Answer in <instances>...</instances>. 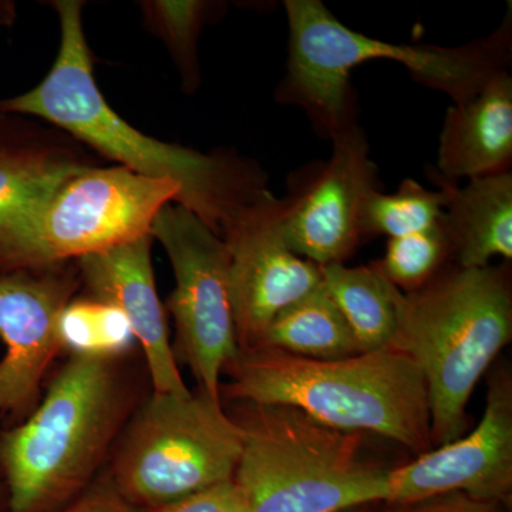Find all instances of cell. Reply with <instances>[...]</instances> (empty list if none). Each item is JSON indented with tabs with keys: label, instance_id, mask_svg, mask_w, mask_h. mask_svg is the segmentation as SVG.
<instances>
[{
	"label": "cell",
	"instance_id": "cell-3",
	"mask_svg": "<svg viewBox=\"0 0 512 512\" xmlns=\"http://www.w3.org/2000/svg\"><path fill=\"white\" fill-rule=\"evenodd\" d=\"M224 375L221 400L291 406L332 429L373 433L416 456L433 450L426 380L392 346L328 360L255 346L239 350Z\"/></svg>",
	"mask_w": 512,
	"mask_h": 512
},
{
	"label": "cell",
	"instance_id": "cell-25",
	"mask_svg": "<svg viewBox=\"0 0 512 512\" xmlns=\"http://www.w3.org/2000/svg\"><path fill=\"white\" fill-rule=\"evenodd\" d=\"M504 504L478 500L464 493H447L406 504H386L380 512H504Z\"/></svg>",
	"mask_w": 512,
	"mask_h": 512
},
{
	"label": "cell",
	"instance_id": "cell-12",
	"mask_svg": "<svg viewBox=\"0 0 512 512\" xmlns=\"http://www.w3.org/2000/svg\"><path fill=\"white\" fill-rule=\"evenodd\" d=\"M80 286L76 261L0 275V419L36 409L62 350L60 313Z\"/></svg>",
	"mask_w": 512,
	"mask_h": 512
},
{
	"label": "cell",
	"instance_id": "cell-9",
	"mask_svg": "<svg viewBox=\"0 0 512 512\" xmlns=\"http://www.w3.org/2000/svg\"><path fill=\"white\" fill-rule=\"evenodd\" d=\"M180 185L127 168H87L59 188L37 224L28 269L72 262L151 235Z\"/></svg>",
	"mask_w": 512,
	"mask_h": 512
},
{
	"label": "cell",
	"instance_id": "cell-16",
	"mask_svg": "<svg viewBox=\"0 0 512 512\" xmlns=\"http://www.w3.org/2000/svg\"><path fill=\"white\" fill-rule=\"evenodd\" d=\"M512 165V76L493 79L463 103L448 107L439 137L437 165L444 180L458 183L507 173Z\"/></svg>",
	"mask_w": 512,
	"mask_h": 512
},
{
	"label": "cell",
	"instance_id": "cell-7",
	"mask_svg": "<svg viewBox=\"0 0 512 512\" xmlns=\"http://www.w3.org/2000/svg\"><path fill=\"white\" fill-rule=\"evenodd\" d=\"M242 431L221 402L202 392L151 393L121 433L110 483L144 510L234 480Z\"/></svg>",
	"mask_w": 512,
	"mask_h": 512
},
{
	"label": "cell",
	"instance_id": "cell-10",
	"mask_svg": "<svg viewBox=\"0 0 512 512\" xmlns=\"http://www.w3.org/2000/svg\"><path fill=\"white\" fill-rule=\"evenodd\" d=\"M373 190H380L379 168L356 124L333 138L328 160L289 175L288 195L282 198L289 247L318 266L345 264L362 244L360 208Z\"/></svg>",
	"mask_w": 512,
	"mask_h": 512
},
{
	"label": "cell",
	"instance_id": "cell-21",
	"mask_svg": "<svg viewBox=\"0 0 512 512\" xmlns=\"http://www.w3.org/2000/svg\"><path fill=\"white\" fill-rule=\"evenodd\" d=\"M62 349L72 356L123 357L136 338L127 316L113 303L93 296H74L57 322Z\"/></svg>",
	"mask_w": 512,
	"mask_h": 512
},
{
	"label": "cell",
	"instance_id": "cell-2",
	"mask_svg": "<svg viewBox=\"0 0 512 512\" xmlns=\"http://www.w3.org/2000/svg\"><path fill=\"white\" fill-rule=\"evenodd\" d=\"M288 66L276 89L279 103L301 107L316 133L333 140L356 126L357 97L350 73L372 60H392L424 87L463 103L508 72L512 59V8L484 39L466 45H396L348 28L319 0H286Z\"/></svg>",
	"mask_w": 512,
	"mask_h": 512
},
{
	"label": "cell",
	"instance_id": "cell-28",
	"mask_svg": "<svg viewBox=\"0 0 512 512\" xmlns=\"http://www.w3.org/2000/svg\"><path fill=\"white\" fill-rule=\"evenodd\" d=\"M343 512H370L369 505H365V507H356L352 508V510L343 511Z\"/></svg>",
	"mask_w": 512,
	"mask_h": 512
},
{
	"label": "cell",
	"instance_id": "cell-18",
	"mask_svg": "<svg viewBox=\"0 0 512 512\" xmlns=\"http://www.w3.org/2000/svg\"><path fill=\"white\" fill-rule=\"evenodd\" d=\"M322 285L338 306L355 336L360 353L375 352L392 343L406 293L376 264L320 266Z\"/></svg>",
	"mask_w": 512,
	"mask_h": 512
},
{
	"label": "cell",
	"instance_id": "cell-20",
	"mask_svg": "<svg viewBox=\"0 0 512 512\" xmlns=\"http://www.w3.org/2000/svg\"><path fill=\"white\" fill-rule=\"evenodd\" d=\"M221 3L205 0H144L140 2L144 23L163 40L173 57L187 94L201 86L198 42L202 29L217 16Z\"/></svg>",
	"mask_w": 512,
	"mask_h": 512
},
{
	"label": "cell",
	"instance_id": "cell-14",
	"mask_svg": "<svg viewBox=\"0 0 512 512\" xmlns=\"http://www.w3.org/2000/svg\"><path fill=\"white\" fill-rule=\"evenodd\" d=\"M96 161L74 138L0 117V275L25 271L53 195Z\"/></svg>",
	"mask_w": 512,
	"mask_h": 512
},
{
	"label": "cell",
	"instance_id": "cell-11",
	"mask_svg": "<svg viewBox=\"0 0 512 512\" xmlns=\"http://www.w3.org/2000/svg\"><path fill=\"white\" fill-rule=\"evenodd\" d=\"M239 350L255 348L278 313L322 284L320 266L286 242L284 200L271 191L222 235Z\"/></svg>",
	"mask_w": 512,
	"mask_h": 512
},
{
	"label": "cell",
	"instance_id": "cell-8",
	"mask_svg": "<svg viewBox=\"0 0 512 512\" xmlns=\"http://www.w3.org/2000/svg\"><path fill=\"white\" fill-rule=\"evenodd\" d=\"M151 237L173 266L175 288L168 299L178 346L200 392L221 402V377L239 346L228 284V248L192 212L177 204L158 212Z\"/></svg>",
	"mask_w": 512,
	"mask_h": 512
},
{
	"label": "cell",
	"instance_id": "cell-29",
	"mask_svg": "<svg viewBox=\"0 0 512 512\" xmlns=\"http://www.w3.org/2000/svg\"><path fill=\"white\" fill-rule=\"evenodd\" d=\"M2 116H3V114H2V113H0V117H2Z\"/></svg>",
	"mask_w": 512,
	"mask_h": 512
},
{
	"label": "cell",
	"instance_id": "cell-22",
	"mask_svg": "<svg viewBox=\"0 0 512 512\" xmlns=\"http://www.w3.org/2000/svg\"><path fill=\"white\" fill-rule=\"evenodd\" d=\"M444 192L429 190L406 178L394 194L370 191L360 208L359 229L363 239L397 238L430 227L443 214Z\"/></svg>",
	"mask_w": 512,
	"mask_h": 512
},
{
	"label": "cell",
	"instance_id": "cell-6",
	"mask_svg": "<svg viewBox=\"0 0 512 512\" xmlns=\"http://www.w3.org/2000/svg\"><path fill=\"white\" fill-rule=\"evenodd\" d=\"M242 431L234 481L247 512H343L386 503L392 468L346 433L282 404L237 403Z\"/></svg>",
	"mask_w": 512,
	"mask_h": 512
},
{
	"label": "cell",
	"instance_id": "cell-4",
	"mask_svg": "<svg viewBox=\"0 0 512 512\" xmlns=\"http://www.w3.org/2000/svg\"><path fill=\"white\" fill-rule=\"evenodd\" d=\"M121 357L70 356L28 419L0 434L10 512H55L82 495L134 413Z\"/></svg>",
	"mask_w": 512,
	"mask_h": 512
},
{
	"label": "cell",
	"instance_id": "cell-24",
	"mask_svg": "<svg viewBox=\"0 0 512 512\" xmlns=\"http://www.w3.org/2000/svg\"><path fill=\"white\" fill-rule=\"evenodd\" d=\"M148 512H247V507L238 485L231 480Z\"/></svg>",
	"mask_w": 512,
	"mask_h": 512
},
{
	"label": "cell",
	"instance_id": "cell-23",
	"mask_svg": "<svg viewBox=\"0 0 512 512\" xmlns=\"http://www.w3.org/2000/svg\"><path fill=\"white\" fill-rule=\"evenodd\" d=\"M375 264L404 293L429 284L453 264V247L441 217L430 227L390 238L386 254Z\"/></svg>",
	"mask_w": 512,
	"mask_h": 512
},
{
	"label": "cell",
	"instance_id": "cell-5",
	"mask_svg": "<svg viewBox=\"0 0 512 512\" xmlns=\"http://www.w3.org/2000/svg\"><path fill=\"white\" fill-rule=\"evenodd\" d=\"M512 339L511 269L444 268L406 293L390 343L419 366L429 392L433 447L456 441L478 380Z\"/></svg>",
	"mask_w": 512,
	"mask_h": 512
},
{
	"label": "cell",
	"instance_id": "cell-26",
	"mask_svg": "<svg viewBox=\"0 0 512 512\" xmlns=\"http://www.w3.org/2000/svg\"><path fill=\"white\" fill-rule=\"evenodd\" d=\"M55 512H148L127 501L110 480L99 484Z\"/></svg>",
	"mask_w": 512,
	"mask_h": 512
},
{
	"label": "cell",
	"instance_id": "cell-27",
	"mask_svg": "<svg viewBox=\"0 0 512 512\" xmlns=\"http://www.w3.org/2000/svg\"><path fill=\"white\" fill-rule=\"evenodd\" d=\"M16 19L15 3L0 0V26H10Z\"/></svg>",
	"mask_w": 512,
	"mask_h": 512
},
{
	"label": "cell",
	"instance_id": "cell-17",
	"mask_svg": "<svg viewBox=\"0 0 512 512\" xmlns=\"http://www.w3.org/2000/svg\"><path fill=\"white\" fill-rule=\"evenodd\" d=\"M430 178L444 192L441 222L446 228L453 264L484 268L500 256L512 259V173L484 175L458 183L444 180L433 167Z\"/></svg>",
	"mask_w": 512,
	"mask_h": 512
},
{
	"label": "cell",
	"instance_id": "cell-15",
	"mask_svg": "<svg viewBox=\"0 0 512 512\" xmlns=\"http://www.w3.org/2000/svg\"><path fill=\"white\" fill-rule=\"evenodd\" d=\"M153 237L138 238L76 259L86 295L113 303L127 316L146 359L153 393H191L178 370L168 336L163 303L158 298L153 261Z\"/></svg>",
	"mask_w": 512,
	"mask_h": 512
},
{
	"label": "cell",
	"instance_id": "cell-19",
	"mask_svg": "<svg viewBox=\"0 0 512 512\" xmlns=\"http://www.w3.org/2000/svg\"><path fill=\"white\" fill-rule=\"evenodd\" d=\"M259 346L322 360L360 353L348 322L322 284L278 313Z\"/></svg>",
	"mask_w": 512,
	"mask_h": 512
},
{
	"label": "cell",
	"instance_id": "cell-13",
	"mask_svg": "<svg viewBox=\"0 0 512 512\" xmlns=\"http://www.w3.org/2000/svg\"><path fill=\"white\" fill-rule=\"evenodd\" d=\"M512 490V380L507 370L488 379L483 417L468 436L392 468L384 504H406L434 495L464 493L507 504Z\"/></svg>",
	"mask_w": 512,
	"mask_h": 512
},
{
	"label": "cell",
	"instance_id": "cell-1",
	"mask_svg": "<svg viewBox=\"0 0 512 512\" xmlns=\"http://www.w3.org/2000/svg\"><path fill=\"white\" fill-rule=\"evenodd\" d=\"M60 46L55 63L35 89L0 100V113L46 120L77 143L120 167L180 185L177 205L222 238L249 207L268 194V175L231 151L205 154L164 143L127 123L101 94L83 28V3L56 0Z\"/></svg>",
	"mask_w": 512,
	"mask_h": 512
}]
</instances>
